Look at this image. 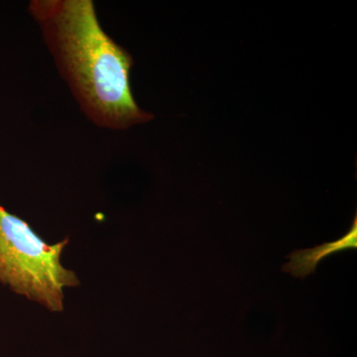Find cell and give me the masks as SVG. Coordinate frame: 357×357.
<instances>
[{
    "label": "cell",
    "mask_w": 357,
    "mask_h": 357,
    "mask_svg": "<svg viewBox=\"0 0 357 357\" xmlns=\"http://www.w3.org/2000/svg\"><path fill=\"white\" fill-rule=\"evenodd\" d=\"M27 10L89 121L124 131L154 119L134 98L132 56L103 29L93 0H31Z\"/></svg>",
    "instance_id": "cell-1"
},
{
    "label": "cell",
    "mask_w": 357,
    "mask_h": 357,
    "mask_svg": "<svg viewBox=\"0 0 357 357\" xmlns=\"http://www.w3.org/2000/svg\"><path fill=\"white\" fill-rule=\"evenodd\" d=\"M69 237L45 241L31 225L0 203V283L52 312L65 309V289L81 285L61 261Z\"/></svg>",
    "instance_id": "cell-2"
},
{
    "label": "cell",
    "mask_w": 357,
    "mask_h": 357,
    "mask_svg": "<svg viewBox=\"0 0 357 357\" xmlns=\"http://www.w3.org/2000/svg\"><path fill=\"white\" fill-rule=\"evenodd\" d=\"M357 248V218H354L351 229L344 236L332 243H326L314 248L295 250L289 255L290 262L284 265L283 271L290 273L295 278L305 279L316 272V268L321 260L333 253L347 249Z\"/></svg>",
    "instance_id": "cell-3"
}]
</instances>
